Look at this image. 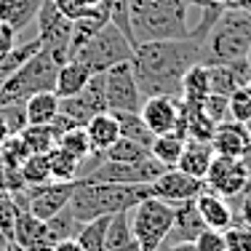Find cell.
Segmentation results:
<instances>
[{"mask_svg": "<svg viewBox=\"0 0 251 251\" xmlns=\"http://www.w3.org/2000/svg\"><path fill=\"white\" fill-rule=\"evenodd\" d=\"M214 147L211 142H195V139H187V145H184L182 155H179V163L176 169L184 171V174L195 176V179H206L208 174V166H211L214 160Z\"/></svg>", "mask_w": 251, "mask_h": 251, "instance_id": "cb8c5ba5", "label": "cell"}, {"mask_svg": "<svg viewBox=\"0 0 251 251\" xmlns=\"http://www.w3.org/2000/svg\"><path fill=\"white\" fill-rule=\"evenodd\" d=\"M195 208H198L201 219L206 222V227L211 230H227L230 225H235V211H232L230 201L222 198V195L211 193V190H203V193L195 198Z\"/></svg>", "mask_w": 251, "mask_h": 251, "instance_id": "ffe728a7", "label": "cell"}, {"mask_svg": "<svg viewBox=\"0 0 251 251\" xmlns=\"http://www.w3.org/2000/svg\"><path fill=\"white\" fill-rule=\"evenodd\" d=\"M8 136H14V134H11L8 123H5L3 115H0V145H3V142H8Z\"/></svg>", "mask_w": 251, "mask_h": 251, "instance_id": "816d5d0a", "label": "cell"}, {"mask_svg": "<svg viewBox=\"0 0 251 251\" xmlns=\"http://www.w3.org/2000/svg\"><path fill=\"white\" fill-rule=\"evenodd\" d=\"M251 49V8H225L203 43V64H230L249 59Z\"/></svg>", "mask_w": 251, "mask_h": 251, "instance_id": "277c9868", "label": "cell"}, {"mask_svg": "<svg viewBox=\"0 0 251 251\" xmlns=\"http://www.w3.org/2000/svg\"><path fill=\"white\" fill-rule=\"evenodd\" d=\"M40 3L43 0H0V22L8 25L14 32H22L38 19Z\"/></svg>", "mask_w": 251, "mask_h": 251, "instance_id": "484cf974", "label": "cell"}, {"mask_svg": "<svg viewBox=\"0 0 251 251\" xmlns=\"http://www.w3.org/2000/svg\"><path fill=\"white\" fill-rule=\"evenodd\" d=\"M112 115L118 118V128H121L123 139H131V142H136V145H142V147L152 145L155 134L147 128V123L142 121L139 112H112Z\"/></svg>", "mask_w": 251, "mask_h": 251, "instance_id": "1f68e13d", "label": "cell"}, {"mask_svg": "<svg viewBox=\"0 0 251 251\" xmlns=\"http://www.w3.org/2000/svg\"><path fill=\"white\" fill-rule=\"evenodd\" d=\"M249 62H251V49H249Z\"/></svg>", "mask_w": 251, "mask_h": 251, "instance_id": "94428289", "label": "cell"}, {"mask_svg": "<svg viewBox=\"0 0 251 251\" xmlns=\"http://www.w3.org/2000/svg\"><path fill=\"white\" fill-rule=\"evenodd\" d=\"M59 112L73 118L77 126H86L94 115H99V112H110L107 110V99H104V80H101V73L94 75L80 94L59 101Z\"/></svg>", "mask_w": 251, "mask_h": 251, "instance_id": "4fadbf2b", "label": "cell"}, {"mask_svg": "<svg viewBox=\"0 0 251 251\" xmlns=\"http://www.w3.org/2000/svg\"><path fill=\"white\" fill-rule=\"evenodd\" d=\"M203 112H206L214 123L230 121V97H222V94H208L206 101H203Z\"/></svg>", "mask_w": 251, "mask_h": 251, "instance_id": "7bdbcfd3", "label": "cell"}, {"mask_svg": "<svg viewBox=\"0 0 251 251\" xmlns=\"http://www.w3.org/2000/svg\"><path fill=\"white\" fill-rule=\"evenodd\" d=\"M46 227H49V235L53 243L59 241H67V238H75L77 227H80V222L73 217V211L70 208H62L59 214H53L51 219H46Z\"/></svg>", "mask_w": 251, "mask_h": 251, "instance_id": "74e56055", "label": "cell"}, {"mask_svg": "<svg viewBox=\"0 0 251 251\" xmlns=\"http://www.w3.org/2000/svg\"><path fill=\"white\" fill-rule=\"evenodd\" d=\"M80 3H86V5H97V3H101V0H80Z\"/></svg>", "mask_w": 251, "mask_h": 251, "instance_id": "6f0895ef", "label": "cell"}, {"mask_svg": "<svg viewBox=\"0 0 251 251\" xmlns=\"http://www.w3.org/2000/svg\"><path fill=\"white\" fill-rule=\"evenodd\" d=\"M16 217H19V208H16L11 193L8 190H0V235H3L5 241H14Z\"/></svg>", "mask_w": 251, "mask_h": 251, "instance_id": "ab89813d", "label": "cell"}, {"mask_svg": "<svg viewBox=\"0 0 251 251\" xmlns=\"http://www.w3.org/2000/svg\"><path fill=\"white\" fill-rule=\"evenodd\" d=\"M22 139H25L29 155H43L56 145V134L51 131V126H27L22 131Z\"/></svg>", "mask_w": 251, "mask_h": 251, "instance_id": "8d00e7d4", "label": "cell"}, {"mask_svg": "<svg viewBox=\"0 0 251 251\" xmlns=\"http://www.w3.org/2000/svg\"><path fill=\"white\" fill-rule=\"evenodd\" d=\"M203 190H206V182H203V179H195V176L184 174V171L176 169V166L174 169H163V174L155 176L150 182V195L171 203V206L184 203V201H195Z\"/></svg>", "mask_w": 251, "mask_h": 251, "instance_id": "8fae6325", "label": "cell"}, {"mask_svg": "<svg viewBox=\"0 0 251 251\" xmlns=\"http://www.w3.org/2000/svg\"><path fill=\"white\" fill-rule=\"evenodd\" d=\"M158 251H198V249H195V243H169V249L160 246Z\"/></svg>", "mask_w": 251, "mask_h": 251, "instance_id": "f907efd6", "label": "cell"}, {"mask_svg": "<svg viewBox=\"0 0 251 251\" xmlns=\"http://www.w3.org/2000/svg\"><path fill=\"white\" fill-rule=\"evenodd\" d=\"M174 222V206L155 195H147L131 208V227L142 251H158L166 243Z\"/></svg>", "mask_w": 251, "mask_h": 251, "instance_id": "8992f818", "label": "cell"}, {"mask_svg": "<svg viewBox=\"0 0 251 251\" xmlns=\"http://www.w3.org/2000/svg\"><path fill=\"white\" fill-rule=\"evenodd\" d=\"M203 62V46L193 38L139 43L131 56L136 86L147 97H182V77L193 64Z\"/></svg>", "mask_w": 251, "mask_h": 251, "instance_id": "6da1fadb", "label": "cell"}, {"mask_svg": "<svg viewBox=\"0 0 251 251\" xmlns=\"http://www.w3.org/2000/svg\"><path fill=\"white\" fill-rule=\"evenodd\" d=\"M104 80V99H107V110L110 112H139L142 107V94L136 86L134 70L131 62H121L115 67L101 73Z\"/></svg>", "mask_w": 251, "mask_h": 251, "instance_id": "30bf717a", "label": "cell"}, {"mask_svg": "<svg viewBox=\"0 0 251 251\" xmlns=\"http://www.w3.org/2000/svg\"><path fill=\"white\" fill-rule=\"evenodd\" d=\"M208 94H211V86H208V64L198 62L182 77V97H179V104L187 112L203 110V101H206Z\"/></svg>", "mask_w": 251, "mask_h": 251, "instance_id": "7402d4cb", "label": "cell"}, {"mask_svg": "<svg viewBox=\"0 0 251 251\" xmlns=\"http://www.w3.org/2000/svg\"><path fill=\"white\" fill-rule=\"evenodd\" d=\"M94 77V73L80 62V59H67L64 64H59V73H56V86H53V94L59 99H67L75 97L86 88V83Z\"/></svg>", "mask_w": 251, "mask_h": 251, "instance_id": "603a6c76", "label": "cell"}, {"mask_svg": "<svg viewBox=\"0 0 251 251\" xmlns=\"http://www.w3.org/2000/svg\"><path fill=\"white\" fill-rule=\"evenodd\" d=\"M70 29L73 22L53 5V0H43L38 11V40L59 64L70 59Z\"/></svg>", "mask_w": 251, "mask_h": 251, "instance_id": "9c48e42d", "label": "cell"}, {"mask_svg": "<svg viewBox=\"0 0 251 251\" xmlns=\"http://www.w3.org/2000/svg\"><path fill=\"white\" fill-rule=\"evenodd\" d=\"M53 5H56V8L62 11L70 22L77 19V16H83V14H86V8H88V5L80 3V0H53Z\"/></svg>", "mask_w": 251, "mask_h": 251, "instance_id": "7dc6e473", "label": "cell"}, {"mask_svg": "<svg viewBox=\"0 0 251 251\" xmlns=\"http://www.w3.org/2000/svg\"><path fill=\"white\" fill-rule=\"evenodd\" d=\"M0 115H3V121L8 123L11 134H22V131L27 128V115L25 110H22V104H8V107H0Z\"/></svg>", "mask_w": 251, "mask_h": 251, "instance_id": "f6af8a7d", "label": "cell"}, {"mask_svg": "<svg viewBox=\"0 0 251 251\" xmlns=\"http://www.w3.org/2000/svg\"><path fill=\"white\" fill-rule=\"evenodd\" d=\"M104 160H118V163H136V160H145L150 158V147H142L131 139H118L115 145H110L104 152H101Z\"/></svg>", "mask_w": 251, "mask_h": 251, "instance_id": "e575fe53", "label": "cell"}, {"mask_svg": "<svg viewBox=\"0 0 251 251\" xmlns=\"http://www.w3.org/2000/svg\"><path fill=\"white\" fill-rule=\"evenodd\" d=\"M225 249L227 251H251V227L235 222L225 230Z\"/></svg>", "mask_w": 251, "mask_h": 251, "instance_id": "b9f144b4", "label": "cell"}, {"mask_svg": "<svg viewBox=\"0 0 251 251\" xmlns=\"http://www.w3.org/2000/svg\"><path fill=\"white\" fill-rule=\"evenodd\" d=\"M5 251H25V249H19L16 243H11V241H8V246H5Z\"/></svg>", "mask_w": 251, "mask_h": 251, "instance_id": "11a10c76", "label": "cell"}, {"mask_svg": "<svg viewBox=\"0 0 251 251\" xmlns=\"http://www.w3.org/2000/svg\"><path fill=\"white\" fill-rule=\"evenodd\" d=\"M193 243H195L198 251H227L225 249V232L222 230H211V227H206Z\"/></svg>", "mask_w": 251, "mask_h": 251, "instance_id": "ee69618b", "label": "cell"}, {"mask_svg": "<svg viewBox=\"0 0 251 251\" xmlns=\"http://www.w3.org/2000/svg\"><path fill=\"white\" fill-rule=\"evenodd\" d=\"M163 169L166 166H160L152 155L145 160H136V163H118V160L101 158L80 179H86V182H112V184H150L155 176L163 174Z\"/></svg>", "mask_w": 251, "mask_h": 251, "instance_id": "ba28073f", "label": "cell"}, {"mask_svg": "<svg viewBox=\"0 0 251 251\" xmlns=\"http://www.w3.org/2000/svg\"><path fill=\"white\" fill-rule=\"evenodd\" d=\"M107 22H110V5H107V0H101L97 5H88L86 14L73 19V29H70V56H75Z\"/></svg>", "mask_w": 251, "mask_h": 251, "instance_id": "2e32d148", "label": "cell"}, {"mask_svg": "<svg viewBox=\"0 0 251 251\" xmlns=\"http://www.w3.org/2000/svg\"><path fill=\"white\" fill-rule=\"evenodd\" d=\"M11 243H16L25 251H53V246H56L49 235L46 222L32 217L29 211H22L16 217V230H14V241Z\"/></svg>", "mask_w": 251, "mask_h": 251, "instance_id": "e0dca14e", "label": "cell"}, {"mask_svg": "<svg viewBox=\"0 0 251 251\" xmlns=\"http://www.w3.org/2000/svg\"><path fill=\"white\" fill-rule=\"evenodd\" d=\"M53 251H83V249L77 246L75 238H67V241H59L56 246H53Z\"/></svg>", "mask_w": 251, "mask_h": 251, "instance_id": "681fc988", "label": "cell"}, {"mask_svg": "<svg viewBox=\"0 0 251 251\" xmlns=\"http://www.w3.org/2000/svg\"><path fill=\"white\" fill-rule=\"evenodd\" d=\"M40 49H43V46H40V40H38V38H35V40H29V43L14 46V49H11V51L5 53L3 59H0V83H3L8 75H14L16 70H19V67L27 62L29 56H35V53H38Z\"/></svg>", "mask_w": 251, "mask_h": 251, "instance_id": "836d02e7", "label": "cell"}, {"mask_svg": "<svg viewBox=\"0 0 251 251\" xmlns=\"http://www.w3.org/2000/svg\"><path fill=\"white\" fill-rule=\"evenodd\" d=\"M75 182H46L40 187H29V214L38 219H51L62 208H67Z\"/></svg>", "mask_w": 251, "mask_h": 251, "instance_id": "5bb4252c", "label": "cell"}, {"mask_svg": "<svg viewBox=\"0 0 251 251\" xmlns=\"http://www.w3.org/2000/svg\"><path fill=\"white\" fill-rule=\"evenodd\" d=\"M19 174L22 182L27 187H40V184L51 182V171H49V152L43 155H27L19 163Z\"/></svg>", "mask_w": 251, "mask_h": 251, "instance_id": "d6a6232c", "label": "cell"}, {"mask_svg": "<svg viewBox=\"0 0 251 251\" xmlns=\"http://www.w3.org/2000/svg\"><path fill=\"white\" fill-rule=\"evenodd\" d=\"M59 62L49 51L40 49L35 56H29L14 75H8L0 83V107L8 104H25L38 91H53L56 86Z\"/></svg>", "mask_w": 251, "mask_h": 251, "instance_id": "5b68a950", "label": "cell"}, {"mask_svg": "<svg viewBox=\"0 0 251 251\" xmlns=\"http://www.w3.org/2000/svg\"><path fill=\"white\" fill-rule=\"evenodd\" d=\"M59 99L53 91H38L25 101V115L29 126H49L59 115Z\"/></svg>", "mask_w": 251, "mask_h": 251, "instance_id": "83f0119b", "label": "cell"}, {"mask_svg": "<svg viewBox=\"0 0 251 251\" xmlns=\"http://www.w3.org/2000/svg\"><path fill=\"white\" fill-rule=\"evenodd\" d=\"M139 243L134 238V227H131V211H118L110 217L107 227V251H136Z\"/></svg>", "mask_w": 251, "mask_h": 251, "instance_id": "4316f807", "label": "cell"}, {"mask_svg": "<svg viewBox=\"0 0 251 251\" xmlns=\"http://www.w3.org/2000/svg\"><path fill=\"white\" fill-rule=\"evenodd\" d=\"M246 128H249V134H251V121H249V123H246Z\"/></svg>", "mask_w": 251, "mask_h": 251, "instance_id": "91938a15", "label": "cell"}, {"mask_svg": "<svg viewBox=\"0 0 251 251\" xmlns=\"http://www.w3.org/2000/svg\"><path fill=\"white\" fill-rule=\"evenodd\" d=\"M241 163H243V169H246V174L251 176V142H249V147H246V152L241 155Z\"/></svg>", "mask_w": 251, "mask_h": 251, "instance_id": "f5cc1de1", "label": "cell"}, {"mask_svg": "<svg viewBox=\"0 0 251 251\" xmlns=\"http://www.w3.org/2000/svg\"><path fill=\"white\" fill-rule=\"evenodd\" d=\"M49 171H51V182H77L80 160L73 152H67L64 147L53 145L49 150Z\"/></svg>", "mask_w": 251, "mask_h": 251, "instance_id": "4dcf8cb0", "label": "cell"}, {"mask_svg": "<svg viewBox=\"0 0 251 251\" xmlns=\"http://www.w3.org/2000/svg\"><path fill=\"white\" fill-rule=\"evenodd\" d=\"M56 145L64 147L67 152H73L75 158L80 160V166H83V160H86V158H91V142H88L86 126H75V128L64 131V134L56 139Z\"/></svg>", "mask_w": 251, "mask_h": 251, "instance_id": "d590c367", "label": "cell"}, {"mask_svg": "<svg viewBox=\"0 0 251 251\" xmlns=\"http://www.w3.org/2000/svg\"><path fill=\"white\" fill-rule=\"evenodd\" d=\"M184 145H187V136L176 134V131H169V134H158L150 145V155L158 160L166 169H174L179 163V155H182Z\"/></svg>", "mask_w": 251, "mask_h": 251, "instance_id": "f1b7e54d", "label": "cell"}, {"mask_svg": "<svg viewBox=\"0 0 251 251\" xmlns=\"http://www.w3.org/2000/svg\"><path fill=\"white\" fill-rule=\"evenodd\" d=\"M193 0H128L134 40H179L190 38L187 11Z\"/></svg>", "mask_w": 251, "mask_h": 251, "instance_id": "3957f363", "label": "cell"}, {"mask_svg": "<svg viewBox=\"0 0 251 251\" xmlns=\"http://www.w3.org/2000/svg\"><path fill=\"white\" fill-rule=\"evenodd\" d=\"M131 56H134V46L128 43V38H126L112 22H107V25L75 53V59H80L94 75L104 73V70L115 67V64H121V62H131Z\"/></svg>", "mask_w": 251, "mask_h": 251, "instance_id": "52a82bcc", "label": "cell"}, {"mask_svg": "<svg viewBox=\"0 0 251 251\" xmlns=\"http://www.w3.org/2000/svg\"><path fill=\"white\" fill-rule=\"evenodd\" d=\"M232 201H238V217H241V222L251 227V176H249V182L243 184V190Z\"/></svg>", "mask_w": 251, "mask_h": 251, "instance_id": "bcb514c9", "label": "cell"}, {"mask_svg": "<svg viewBox=\"0 0 251 251\" xmlns=\"http://www.w3.org/2000/svg\"><path fill=\"white\" fill-rule=\"evenodd\" d=\"M251 142V134L246 128V123H238V121H225L217 123V131L211 136V147L217 155H227V158H241L246 152Z\"/></svg>", "mask_w": 251, "mask_h": 251, "instance_id": "d6986e66", "label": "cell"}, {"mask_svg": "<svg viewBox=\"0 0 251 251\" xmlns=\"http://www.w3.org/2000/svg\"><path fill=\"white\" fill-rule=\"evenodd\" d=\"M139 115L155 136L169 134V131L179 128L182 104H179V99H174V97H147L139 107Z\"/></svg>", "mask_w": 251, "mask_h": 251, "instance_id": "9a60e30c", "label": "cell"}, {"mask_svg": "<svg viewBox=\"0 0 251 251\" xmlns=\"http://www.w3.org/2000/svg\"><path fill=\"white\" fill-rule=\"evenodd\" d=\"M14 46H16V32L8 25H3V22H0V59L14 49Z\"/></svg>", "mask_w": 251, "mask_h": 251, "instance_id": "c3c4849f", "label": "cell"}, {"mask_svg": "<svg viewBox=\"0 0 251 251\" xmlns=\"http://www.w3.org/2000/svg\"><path fill=\"white\" fill-rule=\"evenodd\" d=\"M230 121H238V123L251 121V91L246 86L235 88L230 94Z\"/></svg>", "mask_w": 251, "mask_h": 251, "instance_id": "60d3db41", "label": "cell"}, {"mask_svg": "<svg viewBox=\"0 0 251 251\" xmlns=\"http://www.w3.org/2000/svg\"><path fill=\"white\" fill-rule=\"evenodd\" d=\"M182 110H184V107H182ZM184 112H187V110H184ZM214 131H217V123H214L203 110L187 112V139H195V142H211Z\"/></svg>", "mask_w": 251, "mask_h": 251, "instance_id": "f35d334b", "label": "cell"}, {"mask_svg": "<svg viewBox=\"0 0 251 251\" xmlns=\"http://www.w3.org/2000/svg\"><path fill=\"white\" fill-rule=\"evenodd\" d=\"M249 77H251L249 59H238V62H230V64H208V86H211V94L230 97L235 88L246 86Z\"/></svg>", "mask_w": 251, "mask_h": 251, "instance_id": "ac0fdd59", "label": "cell"}, {"mask_svg": "<svg viewBox=\"0 0 251 251\" xmlns=\"http://www.w3.org/2000/svg\"><path fill=\"white\" fill-rule=\"evenodd\" d=\"M206 190L222 195V198L232 201L243 190V184L249 182V174L243 169L241 158H227V155H214L211 166L206 174Z\"/></svg>", "mask_w": 251, "mask_h": 251, "instance_id": "7c38bea8", "label": "cell"}, {"mask_svg": "<svg viewBox=\"0 0 251 251\" xmlns=\"http://www.w3.org/2000/svg\"><path fill=\"white\" fill-rule=\"evenodd\" d=\"M246 88H249V91H251V77H249V83H246Z\"/></svg>", "mask_w": 251, "mask_h": 251, "instance_id": "680465c9", "label": "cell"}, {"mask_svg": "<svg viewBox=\"0 0 251 251\" xmlns=\"http://www.w3.org/2000/svg\"><path fill=\"white\" fill-rule=\"evenodd\" d=\"M206 230V222L201 219L195 201H184L174 206V222H171V232L166 241L171 243H193L201 232Z\"/></svg>", "mask_w": 251, "mask_h": 251, "instance_id": "44dd1931", "label": "cell"}, {"mask_svg": "<svg viewBox=\"0 0 251 251\" xmlns=\"http://www.w3.org/2000/svg\"><path fill=\"white\" fill-rule=\"evenodd\" d=\"M214 3H222L225 8H235V5H243L246 0H214Z\"/></svg>", "mask_w": 251, "mask_h": 251, "instance_id": "db71d44e", "label": "cell"}, {"mask_svg": "<svg viewBox=\"0 0 251 251\" xmlns=\"http://www.w3.org/2000/svg\"><path fill=\"white\" fill-rule=\"evenodd\" d=\"M147 195H150V184H112V182H86V179H77L67 208L83 225L88 219L107 217V214L131 211Z\"/></svg>", "mask_w": 251, "mask_h": 251, "instance_id": "7a4b0ae2", "label": "cell"}, {"mask_svg": "<svg viewBox=\"0 0 251 251\" xmlns=\"http://www.w3.org/2000/svg\"><path fill=\"white\" fill-rule=\"evenodd\" d=\"M5 246H8V241H5L3 235H0V251H5Z\"/></svg>", "mask_w": 251, "mask_h": 251, "instance_id": "9f6ffc18", "label": "cell"}, {"mask_svg": "<svg viewBox=\"0 0 251 251\" xmlns=\"http://www.w3.org/2000/svg\"><path fill=\"white\" fill-rule=\"evenodd\" d=\"M86 134L91 142V155H101L110 145L121 139V128H118V118L112 112H99L86 123Z\"/></svg>", "mask_w": 251, "mask_h": 251, "instance_id": "d4e9b609", "label": "cell"}, {"mask_svg": "<svg viewBox=\"0 0 251 251\" xmlns=\"http://www.w3.org/2000/svg\"><path fill=\"white\" fill-rule=\"evenodd\" d=\"M110 217H97V219H88L77 227L75 232V241L83 251H107V227H110Z\"/></svg>", "mask_w": 251, "mask_h": 251, "instance_id": "f546056e", "label": "cell"}]
</instances>
